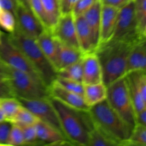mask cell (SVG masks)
Returning a JSON list of instances; mask_svg holds the SVG:
<instances>
[{"label": "cell", "mask_w": 146, "mask_h": 146, "mask_svg": "<svg viewBox=\"0 0 146 146\" xmlns=\"http://www.w3.org/2000/svg\"><path fill=\"white\" fill-rule=\"evenodd\" d=\"M1 10H2V9H1V6H0V12H1Z\"/></svg>", "instance_id": "cell-46"}, {"label": "cell", "mask_w": 146, "mask_h": 146, "mask_svg": "<svg viewBox=\"0 0 146 146\" xmlns=\"http://www.w3.org/2000/svg\"><path fill=\"white\" fill-rule=\"evenodd\" d=\"M128 145H146V126L135 124L128 138Z\"/></svg>", "instance_id": "cell-29"}, {"label": "cell", "mask_w": 146, "mask_h": 146, "mask_svg": "<svg viewBox=\"0 0 146 146\" xmlns=\"http://www.w3.org/2000/svg\"><path fill=\"white\" fill-rule=\"evenodd\" d=\"M135 123L146 126V108L135 113Z\"/></svg>", "instance_id": "cell-41"}, {"label": "cell", "mask_w": 146, "mask_h": 146, "mask_svg": "<svg viewBox=\"0 0 146 146\" xmlns=\"http://www.w3.org/2000/svg\"><path fill=\"white\" fill-rule=\"evenodd\" d=\"M10 68L8 78L16 98L34 100L49 97L48 88L41 80L24 71Z\"/></svg>", "instance_id": "cell-6"}, {"label": "cell", "mask_w": 146, "mask_h": 146, "mask_svg": "<svg viewBox=\"0 0 146 146\" xmlns=\"http://www.w3.org/2000/svg\"><path fill=\"white\" fill-rule=\"evenodd\" d=\"M18 100L21 105L28 108L38 118V121H41L54 127L64 134L61 130V124L58 121V115L51 104L49 97L40 98V99Z\"/></svg>", "instance_id": "cell-9"}, {"label": "cell", "mask_w": 146, "mask_h": 146, "mask_svg": "<svg viewBox=\"0 0 146 146\" xmlns=\"http://www.w3.org/2000/svg\"><path fill=\"white\" fill-rule=\"evenodd\" d=\"M118 12L119 9L110 6L102 5L101 13L99 46L108 42L112 38L116 25Z\"/></svg>", "instance_id": "cell-15"}, {"label": "cell", "mask_w": 146, "mask_h": 146, "mask_svg": "<svg viewBox=\"0 0 146 146\" xmlns=\"http://www.w3.org/2000/svg\"><path fill=\"white\" fill-rule=\"evenodd\" d=\"M21 104L17 98H0V108L4 112L7 121L11 122Z\"/></svg>", "instance_id": "cell-26"}, {"label": "cell", "mask_w": 146, "mask_h": 146, "mask_svg": "<svg viewBox=\"0 0 146 146\" xmlns=\"http://www.w3.org/2000/svg\"><path fill=\"white\" fill-rule=\"evenodd\" d=\"M141 38L137 30L134 1L119 9L116 25L111 40L134 43Z\"/></svg>", "instance_id": "cell-8"}, {"label": "cell", "mask_w": 146, "mask_h": 146, "mask_svg": "<svg viewBox=\"0 0 146 146\" xmlns=\"http://www.w3.org/2000/svg\"><path fill=\"white\" fill-rule=\"evenodd\" d=\"M19 3L23 4L25 7H28L30 9V2H31V0H17Z\"/></svg>", "instance_id": "cell-43"}, {"label": "cell", "mask_w": 146, "mask_h": 146, "mask_svg": "<svg viewBox=\"0 0 146 146\" xmlns=\"http://www.w3.org/2000/svg\"><path fill=\"white\" fill-rule=\"evenodd\" d=\"M58 41L56 71L61 68L74 64L82 58L83 53L78 48Z\"/></svg>", "instance_id": "cell-20"}, {"label": "cell", "mask_w": 146, "mask_h": 146, "mask_svg": "<svg viewBox=\"0 0 146 146\" xmlns=\"http://www.w3.org/2000/svg\"><path fill=\"white\" fill-rule=\"evenodd\" d=\"M18 125V124H17ZM22 131L24 145H36L38 144L37 140L36 130L34 125H19Z\"/></svg>", "instance_id": "cell-33"}, {"label": "cell", "mask_w": 146, "mask_h": 146, "mask_svg": "<svg viewBox=\"0 0 146 146\" xmlns=\"http://www.w3.org/2000/svg\"><path fill=\"white\" fill-rule=\"evenodd\" d=\"M60 86L64 87L66 89L71 91V92L76 93V94L82 95L84 94V85L82 82L80 81H74V80L66 79V78H58L57 77L55 80Z\"/></svg>", "instance_id": "cell-32"}, {"label": "cell", "mask_w": 146, "mask_h": 146, "mask_svg": "<svg viewBox=\"0 0 146 146\" xmlns=\"http://www.w3.org/2000/svg\"><path fill=\"white\" fill-rule=\"evenodd\" d=\"M82 83L84 85L103 82V73L96 52L84 54L82 57Z\"/></svg>", "instance_id": "cell-14"}, {"label": "cell", "mask_w": 146, "mask_h": 146, "mask_svg": "<svg viewBox=\"0 0 146 146\" xmlns=\"http://www.w3.org/2000/svg\"><path fill=\"white\" fill-rule=\"evenodd\" d=\"M77 40L78 46L83 54L96 52L97 46L92 33L83 16L75 17Z\"/></svg>", "instance_id": "cell-17"}, {"label": "cell", "mask_w": 146, "mask_h": 146, "mask_svg": "<svg viewBox=\"0 0 146 146\" xmlns=\"http://www.w3.org/2000/svg\"><path fill=\"white\" fill-rule=\"evenodd\" d=\"M106 101L127 125L133 129L136 124L135 110L125 76L107 86Z\"/></svg>", "instance_id": "cell-5"}, {"label": "cell", "mask_w": 146, "mask_h": 146, "mask_svg": "<svg viewBox=\"0 0 146 146\" xmlns=\"http://www.w3.org/2000/svg\"><path fill=\"white\" fill-rule=\"evenodd\" d=\"M88 146H116L118 145L111 138L107 136L105 133L98 129L94 128L91 132L88 138Z\"/></svg>", "instance_id": "cell-27"}, {"label": "cell", "mask_w": 146, "mask_h": 146, "mask_svg": "<svg viewBox=\"0 0 146 146\" xmlns=\"http://www.w3.org/2000/svg\"><path fill=\"white\" fill-rule=\"evenodd\" d=\"M135 113L146 108V75L145 71L125 75Z\"/></svg>", "instance_id": "cell-12"}, {"label": "cell", "mask_w": 146, "mask_h": 146, "mask_svg": "<svg viewBox=\"0 0 146 146\" xmlns=\"http://www.w3.org/2000/svg\"><path fill=\"white\" fill-rule=\"evenodd\" d=\"M101 7L102 4L98 1L82 15L91 29L97 48L99 46Z\"/></svg>", "instance_id": "cell-21"}, {"label": "cell", "mask_w": 146, "mask_h": 146, "mask_svg": "<svg viewBox=\"0 0 146 146\" xmlns=\"http://www.w3.org/2000/svg\"><path fill=\"white\" fill-rule=\"evenodd\" d=\"M48 92L49 97L60 101L68 106L84 111L89 110V107L86 104L82 95L66 89L56 81L48 87Z\"/></svg>", "instance_id": "cell-13"}, {"label": "cell", "mask_w": 146, "mask_h": 146, "mask_svg": "<svg viewBox=\"0 0 146 146\" xmlns=\"http://www.w3.org/2000/svg\"><path fill=\"white\" fill-rule=\"evenodd\" d=\"M0 27L9 34L16 29V19L14 13L7 10H1L0 12Z\"/></svg>", "instance_id": "cell-30"}, {"label": "cell", "mask_w": 146, "mask_h": 146, "mask_svg": "<svg viewBox=\"0 0 146 146\" xmlns=\"http://www.w3.org/2000/svg\"><path fill=\"white\" fill-rule=\"evenodd\" d=\"M137 30L141 38L146 36V0H134Z\"/></svg>", "instance_id": "cell-25"}, {"label": "cell", "mask_w": 146, "mask_h": 146, "mask_svg": "<svg viewBox=\"0 0 146 146\" xmlns=\"http://www.w3.org/2000/svg\"><path fill=\"white\" fill-rule=\"evenodd\" d=\"M134 43L110 40L98 47L96 54L102 69L103 83L106 86L126 75L127 58Z\"/></svg>", "instance_id": "cell-2"}, {"label": "cell", "mask_w": 146, "mask_h": 146, "mask_svg": "<svg viewBox=\"0 0 146 146\" xmlns=\"http://www.w3.org/2000/svg\"><path fill=\"white\" fill-rule=\"evenodd\" d=\"M83 96L90 108L106 99L107 86L103 82L84 85Z\"/></svg>", "instance_id": "cell-22"}, {"label": "cell", "mask_w": 146, "mask_h": 146, "mask_svg": "<svg viewBox=\"0 0 146 146\" xmlns=\"http://www.w3.org/2000/svg\"><path fill=\"white\" fill-rule=\"evenodd\" d=\"M30 9L35 15V17L39 20L43 24L44 28L48 30V22H47L46 15L44 11L41 0H31L30 2Z\"/></svg>", "instance_id": "cell-31"}, {"label": "cell", "mask_w": 146, "mask_h": 146, "mask_svg": "<svg viewBox=\"0 0 146 146\" xmlns=\"http://www.w3.org/2000/svg\"><path fill=\"white\" fill-rule=\"evenodd\" d=\"M99 1L102 5L110 6L120 9L134 0H99Z\"/></svg>", "instance_id": "cell-39"}, {"label": "cell", "mask_w": 146, "mask_h": 146, "mask_svg": "<svg viewBox=\"0 0 146 146\" xmlns=\"http://www.w3.org/2000/svg\"><path fill=\"white\" fill-rule=\"evenodd\" d=\"M36 41L42 52L54 68H57L58 41L49 30L45 29L36 38Z\"/></svg>", "instance_id": "cell-19"}, {"label": "cell", "mask_w": 146, "mask_h": 146, "mask_svg": "<svg viewBox=\"0 0 146 146\" xmlns=\"http://www.w3.org/2000/svg\"><path fill=\"white\" fill-rule=\"evenodd\" d=\"M61 14L72 13L78 0H58Z\"/></svg>", "instance_id": "cell-38"}, {"label": "cell", "mask_w": 146, "mask_h": 146, "mask_svg": "<svg viewBox=\"0 0 146 146\" xmlns=\"http://www.w3.org/2000/svg\"><path fill=\"white\" fill-rule=\"evenodd\" d=\"M24 145V136H23L21 128H20L19 125L12 123L11 131H10L9 137L8 145L19 146Z\"/></svg>", "instance_id": "cell-34"}, {"label": "cell", "mask_w": 146, "mask_h": 146, "mask_svg": "<svg viewBox=\"0 0 146 146\" xmlns=\"http://www.w3.org/2000/svg\"><path fill=\"white\" fill-rule=\"evenodd\" d=\"M49 98L58 115L61 130L68 142L88 145L90 133L95 128L89 111L72 108Z\"/></svg>", "instance_id": "cell-1"}, {"label": "cell", "mask_w": 146, "mask_h": 146, "mask_svg": "<svg viewBox=\"0 0 146 146\" xmlns=\"http://www.w3.org/2000/svg\"><path fill=\"white\" fill-rule=\"evenodd\" d=\"M4 121H6L5 115H4V113L2 111V110H1V108H0V122Z\"/></svg>", "instance_id": "cell-44"}, {"label": "cell", "mask_w": 146, "mask_h": 146, "mask_svg": "<svg viewBox=\"0 0 146 146\" xmlns=\"http://www.w3.org/2000/svg\"><path fill=\"white\" fill-rule=\"evenodd\" d=\"M51 33L60 42L80 49L77 40L75 17L72 13L61 14Z\"/></svg>", "instance_id": "cell-11"}, {"label": "cell", "mask_w": 146, "mask_h": 146, "mask_svg": "<svg viewBox=\"0 0 146 146\" xmlns=\"http://www.w3.org/2000/svg\"><path fill=\"white\" fill-rule=\"evenodd\" d=\"M146 68L145 39L135 41L131 46L127 58L126 74L138 71H145Z\"/></svg>", "instance_id": "cell-16"}, {"label": "cell", "mask_w": 146, "mask_h": 146, "mask_svg": "<svg viewBox=\"0 0 146 146\" xmlns=\"http://www.w3.org/2000/svg\"><path fill=\"white\" fill-rule=\"evenodd\" d=\"M48 22V30L52 31L61 15L58 0H41Z\"/></svg>", "instance_id": "cell-23"}, {"label": "cell", "mask_w": 146, "mask_h": 146, "mask_svg": "<svg viewBox=\"0 0 146 146\" xmlns=\"http://www.w3.org/2000/svg\"><path fill=\"white\" fill-rule=\"evenodd\" d=\"M11 68L7 65L3 61L0 59V77L9 78Z\"/></svg>", "instance_id": "cell-42"}, {"label": "cell", "mask_w": 146, "mask_h": 146, "mask_svg": "<svg viewBox=\"0 0 146 146\" xmlns=\"http://www.w3.org/2000/svg\"><path fill=\"white\" fill-rule=\"evenodd\" d=\"M38 121V118L28 108L21 105L13 118L11 123L18 125H34Z\"/></svg>", "instance_id": "cell-28"}, {"label": "cell", "mask_w": 146, "mask_h": 146, "mask_svg": "<svg viewBox=\"0 0 146 146\" xmlns=\"http://www.w3.org/2000/svg\"><path fill=\"white\" fill-rule=\"evenodd\" d=\"M0 59L10 68L31 74L42 81L26 56L11 42L8 34H3L0 41Z\"/></svg>", "instance_id": "cell-7"}, {"label": "cell", "mask_w": 146, "mask_h": 146, "mask_svg": "<svg viewBox=\"0 0 146 146\" xmlns=\"http://www.w3.org/2000/svg\"><path fill=\"white\" fill-rule=\"evenodd\" d=\"M82 58L80 61L56 71V78H66L82 82Z\"/></svg>", "instance_id": "cell-24"}, {"label": "cell", "mask_w": 146, "mask_h": 146, "mask_svg": "<svg viewBox=\"0 0 146 146\" xmlns=\"http://www.w3.org/2000/svg\"><path fill=\"white\" fill-rule=\"evenodd\" d=\"M98 1L99 0H78L74 7L72 14L75 17L82 16Z\"/></svg>", "instance_id": "cell-35"}, {"label": "cell", "mask_w": 146, "mask_h": 146, "mask_svg": "<svg viewBox=\"0 0 146 146\" xmlns=\"http://www.w3.org/2000/svg\"><path fill=\"white\" fill-rule=\"evenodd\" d=\"M3 33H2V31H1V29H0V41H1V38H2V36H3Z\"/></svg>", "instance_id": "cell-45"}, {"label": "cell", "mask_w": 146, "mask_h": 146, "mask_svg": "<svg viewBox=\"0 0 146 146\" xmlns=\"http://www.w3.org/2000/svg\"><path fill=\"white\" fill-rule=\"evenodd\" d=\"M16 98L8 78L0 77V98Z\"/></svg>", "instance_id": "cell-37"}, {"label": "cell", "mask_w": 146, "mask_h": 146, "mask_svg": "<svg viewBox=\"0 0 146 146\" xmlns=\"http://www.w3.org/2000/svg\"><path fill=\"white\" fill-rule=\"evenodd\" d=\"M14 16L16 27L27 36L36 39L46 29L31 9L19 2Z\"/></svg>", "instance_id": "cell-10"}, {"label": "cell", "mask_w": 146, "mask_h": 146, "mask_svg": "<svg viewBox=\"0 0 146 146\" xmlns=\"http://www.w3.org/2000/svg\"><path fill=\"white\" fill-rule=\"evenodd\" d=\"M11 125L12 123L7 120L0 122V145H8Z\"/></svg>", "instance_id": "cell-36"}, {"label": "cell", "mask_w": 146, "mask_h": 146, "mask_svg": "<svg viewBox=\"0 0 146 146\" xmlns=\"http://www.w3.org/2000/svg\"><path fill=\"white\" fill-rule=\"evenodd\" d=\"M8 35L11 42L26 56L48 88L56 78V70L42 52L36 39L27 36L17 27Z\"/></svg>", "instance_id": "cell-4"}, {"label": "cell", "mask_w": 146, "mask_h": 146, "mask_svg": "<svg viewBox=\"0 0 146 146\" xmlns=\"http://www.w3.org/2000/svg\"><path fill=\"white\" fill-rule=\"evenodd\" d=\"M96 128L115 141L118 145H128L131 129L106 99L89 108Z\"/></svg>", "instance_id": "cell-3"}, {"label": "cell", "mask_w": 146, "mask_h": 146, "mask_svg": "<svg viewBox=\"0 0 146 146\" xmlns=\"http://www.w3.org/2000/svg\"><path fill=\"white\" fill-rule=\"evenodd\" d=\"M18 1L17 0H0V6L3 10L15 12Z\"/></svg>", "instance_id": "cell-40"}, {"label": "cell", "mask_w": 146, "mask_h": 146, "mask_svg": "<svg viewBox=\"0 0 146 146\" xmlns=\"http://www.w3.org/2000/svg\"><path fill=\"white\" fill-rule=\"evenodd\" d=\"M38 144L62 145L68 142L65 135L54 127L38 121L35 123Z\"/></svg>", "instance_id": "cell-18"}]
</instances>
